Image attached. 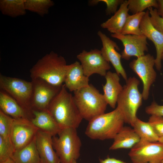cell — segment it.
Masks as SVG:
<instances>
[{"mask_svg":"<svg viewBox=\"0 0 163 163\" xmlns=\"http://www.w3.org/2000/svg\"><path fill=\"white\" fill-rule=\"evenodd\" d=\"M110 147V150L120 149H131L139 142L140 139L133 128L123 126L113 139Z\"/></svg>","mask_w":163,"mask_h":163,"instance_id":"cell-22","label":"cell"},{"mask_svg":"<svg viewBox=\"0 0 163 163\" xmlns=\"http://www.w3.org/2000/svg\"><path fill=\"white\" fill-rule=\"evenodd\" d=\"M150 19L154 27L163 34V18L158 14L157 9L151 7L148 8Z\"/></svg>","mask_w":163,"mask_h":163,"instance_id":"cell-33","label":"cell"},{"mask_svg":"<svg viewBox=\"0 0 163 163\" xmlns=\"http://www.w3.org/2000/svg\"><path fill=\"white\" fill-rule=\"evenodd\" d=\"M48 110L61 129H77L83 119L73 96L67 91L64 84L51 101Z\"/></svg>","mask_w":163,"mask_h":163,"instance_id":"cell-1","label":"cell"},{"mask_svg":"<svg viewBox=\"0 0 163 163\" xmlns=\"http://www.w3.org/2000/svg\"><path fill=\"white\" fill-rule=\"evenodd\" d=\"M158 141L163 143V137L159 138Z\"/></svg>","mask_w":163,"mask_h":163,"instance_id":"cell-38","label":"cell"},{"mask_svg":"<svg viewBox=\"0 0 163 163\" xmlns=\"http://www.w3.org/2000/svg\"><path fill=\"white\" fill-rule=\"evenodd\" d=\"M161 163H163V161L161 162Z\"/></svg>","mask_w":163,"mask_h":163,"instance_id":"cell-41","label":"cell"},{"mask_svg":"<svg viewBox=\"0 0 163 163\" xmlns=\"http://www.w3.org/2000/svg\"><path fill=\"white\" fill-rule=\"evenodd\" d=\"M0 108L4 113L14 119H29L25 111L16 101L2 90L0 91Z\"/></svg>","mask_w":163,"mask_h":163,"instance_id":"cell-21","label":"cell"},{"mask_svg":"<svg viewBox=\"0 0 163 163\" xmlns=\"http://www.w3.org/2000/svg\"><path fill=\"white\" fill-rule=\"evenodd\" d=\"M162 60H163V53H162Z\"/></svg>","mask_w":163,"mask_h":163,"instance_id":"cell-40","label":"cell"},{"mask_svg":"<svg viewBox=\"0 0 163 163\" xmlns=\"http://www.w3.org/2000/svg\"><path fill=\"white\" fill-rule=\"evenodd\" d=\"M15 152L14 146L10 138L0 136V163L11 158Z\"/></svg>","mask_w":163,"mask_h":163,"instance_id":"cell-29","label":"cell"},{"mask_svg":"<svg viewBox=\"0 0 163 163\" xmlns=\"http://www.w3.org/2000/svg\"><path fill=\"white\" fill-rule=\"evenodd\" d=\"M13 120L0 110V136L6 139L10 138Z\"/></svg>","mask_w":163,"mask_h":163,"instance_id":"cell-30","label":"cell"},{"mask_svg":"<svg viewBox=\"0 0 163 163\" xmlns=\"http://www.w3.org/2000/svg\"><path fill=\"white\" fill-rule=\"evenodd\" d=\"M158 6L157 9L159 15L163 18V0H157Z\"/></svg>","mask_w":163,"mask_h":163,"instance_id":"cell-36","label":"cell"},{"mask_svg":"<svg viewBox=\"0 0 163 163\" xmlns=\"http://www.w3.org/2000/svg\"><path fill=\"white\" fill-rule=\"evenodd\" d=\"M126 82L118 97L117 107L122 115L125 123L132 126L137 117V111L142 104L143 98L138 89V79L130 77Z\"/></svg>","mask_w":163,"mask_h":163,"instance_id":"cell-5","label":"cell"},{"mask_svg":"<svg viewBox=\"0 0 163 163\" xmlns=\"http://www.w3.org/2000/svg\"><path fill=\"white\" fill-rule=\"evenodd\" d=\"M31 82L33 89L31 107L32 110H47L51 101L59 91L62 86H55L39 78L32 79Z\"/></svg>","mask_w":163,"mask_h":163,"instance_id":"cell-10","label":"cell"},{"mask_svg":"<svg viewBox=\"0 0 163 163\" xmlns=\"http://www.w3.org/2000/svg\"><path fill=\"white\" fill-rule=\"evenodd\" d=\"M72 163H77L76 160H74Z\"/></svg>","mask_w":163,"mask_h":163,"instance_id":"cell-39","label":"cell"},{"mask_svg":"<svg viewBox=\"0 0 163 163\" xmlns=\"http://www.w3.org/2000/svg\"><path fill=\"white\" fill-rule=\"evenodd\" d=\"M38 129L29 119H14L10 139L15 151L30 142L36 135Z\"/></svg>","mask_w":163,"mask_h":163,"instance_id":"cell-12","label":"cell"},{"mask_svg":"<svg viewBox=\"0 0 163 163\" xmlns=\"http://www.w3.org/2000/svg\"><path fill=\"white\" fill-rule=\"evenodd\" d=\"M54 5L50 0H25L26 10L36 13L41 17L49 12V9Z\"/></svg>","mask_w":163,"mask_h":163,"instance_id":"cell-27","label":"cell"},{"mask_svg":"<svg viewBox=\"0 0 163 163\" xmlns=\"http://www.w3.org/2000/svg\"><path fill=\"white\" fill-rule=\"evenodd\" d=\"M142 35L152 41L156 50L155 66L157 69L161 70L162 56L163 53V34L157 30L152 24L149 10L145 12L140 25Z\"/></svg>","mask_w":163,"mask_h":163,"instance_id":"cell-14","label":"cell"},{"mask_svg":"<svg viewBox=\"0 0 163 163\" xmlns=\"http://www.w3.org/2000/svg\"><path fill=\"white\" fill-rule=\"evenodd\" d=\"M57 135L53 136L52 141L60 163H72L77 160L80 156L82 142L76 129H62Z\"/></svg>","mask_w":163,"mask_h":163,"instance_id":"cell-6","label":"cell"},{"mask_svg":"<svg viewBox=\"0 0 163 163\" xmlns=\"http://www.w3.org/2000/svg\"><path fill=\"white\" fill-rule=\"evenodd\" d=\"M155 59L149 54L137 58L129 63V67L142 80L143 88V99L149 98L150 87L156 79L157 74L154 69Z\"/></svg>","mask_w":163,"mask_h":163,"instance_id":"cell-9","label":"cell"},{"mask_svg":"<svg viewBox=\"0 0 163 163\" xmlns=\"http://www.w3.org/2000/svg\"><path fill=\"white\" fill-rule=\"evenodd\" d=\"M1 163H15L11 158H10L7 160Z\"/></svg>","mask_w":163,"mask_h":163,"instance_id":"cell-37","label":"cell"},{"mask_svg":"<svg viewBox=\"0 0 163 163\" xmlns=\"http://www.w3.org/2000/svg\"><path fill=\"white\" fill-rule=\"evenodd\" d=\"M33 117L30 120L39 129L53 136L57 135L60 128L48 110H33Z\"/></svg>","mask_w":163,"mask_h":163,"instance_id":"cell-19","label":"cell"},{"mask_svg":"<svg viewBox=\"0 0 163 163\" xmlns=\"http://www.w3.org/2000/svg\"><path fill=\"white\" fill-rule=\"evenodd\" d=\"M25 0H1L0 10L2 13L12 18L26 14Z\"/></svg>","mask_w":163,"mask_h":163,"instance_id":"cell-24","label":"cell"},{"mask_svg":"<svg viewBox=\"0 0 163 163\" xmlns=\"http://www.w3.org/2000/svg\"><path fill=\"white\" fill-rule=\"evenodd\" d=\"M111 36L123 43L124 48L121 58L124 59L129 60L132 56L139 57L145 55V52L148 50L147 38L143 35L111 34Z\"/></svg>","mask_w":163,"mask_h":163,"instance_id":"cell-13","label":"cell"},{"mask_svg":"<svg viewBox=\"0 0 163 163\" xmlns=\"http://www.w3.org/2000/svg\"><path fill=\"white\" fill-rule=\"evenodd\" d=\"M132 127L140 140L152 142L158 141L159 138L148 122L143 121L137 117Z\"/></svg>","mask_w":163,"mask_h":163,"instance_id":"cell-25","label":"cell"},{"mask_svg":"<svg viewBox=\"0 0 163 163\" xmlns=\"http://www.w3.org/2000/svg\"><path fill=\"white\" fill-rule=\"evenodd\" d=\"M53 136L38 129L36 135V143L40 160V163H61L54 150Z\"/></svg>","mask_w":163,"mask_h":163,"instance_id":"cell-16","label":"cell"},{"mask_svg":"<svg viewBox=\"0 0 163 163\" xmlns=\"http://www.w3.org/2000/svg\"><path fill=\"white\" fill-rule=\"evenodd\" d=\"M124 123L122 115L116 107L112 111L101 114L89 121L85 133L93 139H113Z\"/></svg>","mask_w":163,"mask_h":163,"instance_id":"cell-3","label":"cell"},{"mask_svg":"<svg viewBox=\"0 0 163 163\" xmlns=\"http://www.w3.org/2000/svg\"><path fill=\"white\" fill-rule=\"evenodd\" d=\"M73 92L74 101L83 119L89 121L104 113L108 104L103 94L92 85Z\"/></svg>","mask_w":163,"mask_h":163,"instance_id":"cell-4","label":"cell"},{"mask_svg":"<svg viewBox=\"0 0 163 163\" xmlns=\"http://www.w3.org/2000/svg\"><path fill=\"white\" fill-rule=\"evenodd\" d=\"M128 1L124 0L119 9L110 18L101 24L112 34H121L127 18L129 15Z\"/></svg>","mask_w":163,"mask_h":163,"instance_id":"cell-20","label":"cell"},{"mask_svg":"<svg viewBox=\"0 0 163 163\" xmlns=\"http://www.w3.org/2000/svg\"><path fill=\"white\" fill-rule=\"evenodd\" d=\"M15 163H40L36 143V136L28 144L15 151L11 158Z\"/></svg>","mask_w":163,"mask_h":163,"instance_id":"cell-23","label":"cell"},{"mask_svg":"<svg viewBox=\"0 0 163 163\" xmlns=\"http://www.w3.org/2000/svg\"><path fill=\"white\" fill-rule=\"evenodd\" d=\"M128 8L129 11L133 14L143 12L147 8L153 7L158 8L157 0H128Z\"/></svg>","mask_w":163,"mask_h":163,"instance_id":"cell-28","label":"cell"},{"mask_svg":"<svg viewBox=\"0 0 163 163\" xmlns=\"http://www.w3.org/2000/svg\"><path fill=\"white\" fill-rule=\"evenodd\" d=\"M148 122L159 138L163 137V117L152 115L149 117Z\"/></svg>","mask_w":163,"mask_h":163,"instance_id":"cell-32","label":"cell"},{"mask_svg":"<svg viewBox=\"0 0 163 163\" xmlns=\"http://www.w3.org/2000/svg\"><path fill=\"white\" fill-rule=\"evenodd\" d=\"M145 12H139L132 15H129L122 30V34L142 35L140 28L141 20Z\"/></svg>","mask_w":163,"mask_h":163,"instance_id":"cell-26","label":"cell"},{"mask_svg":"<svg viewBox=\"0 0 163 163\" xmlns=\"http://www.w3.org/2000/svg\"><path fill=\"white\" fill-rule=\"evenodd\" d=\"M70 67L64 58L52 51L39 59L30 69L32 79L40 78L55 86H61Z\"/></svg>","mask_w":163,"mask_h":163,"instance_id":"cell-2","label":"cell"},{"mask_svg":"<svg viewBox=\"0 0 163 163\" xmlns=\"http://www.w3.org/2000/svg\"><path fill=\"white\" fill-rule=\"evenodd\" d=\"M97 34L102 42L101 51L103 57L107 62H111L116 73L119 75H120L126 81L128 78L121 63V55L116 51L120 50L117 43L100 30Z\"/></svg>","mask_w":163,"mask_h":163,"instance_id":"cell-15","label":"cell"},{"mask_svg":"<svg viewBox=\"0 0 163 163\" xmlns=\"http://www.w3.org/2000/svg\"><path fill=\"white\" fill-rule=\"evenodd\" d=\"M128 155L132 163H161L163 143L140 140L131 149Z\"/></svg>","mask_w":163,"mask_h":163,"instance_id":"cell-8","label":"cell"},{"mask_svg":"<svg viewBox=\"0 0 163 163\" xmlns=\"http://www.w3.org/2000/svg\"><path fill=\"white\" fill-rule=\"evenodd\" d=\"M89 78L85 75L80 63L75 61L70 64L65 77L64 84L67 89L74 92L88 86Z\"/></svg>","mask_w":163,"mask_h":163,"instance_id":"cell-17","label":"cell"},{"mask_svg":"<svg viewBox=\"0 0 163 163\" xmlns=\"http://www.w3.org/2000/svg\"><path fill=\"white\" fill-rule=\"evenodd\" d=\"M100 163H128L120 160L109 157L104 159H99Z\"/></svg>","mask_w":163,"mask_h":163,"instance_id":"cell-35","label":"cell"},{"mask_svg":"<svg viewBox=\"0 0 163 163\" xmlns=\"http://www.w3.org/2000/svg\"><path fill=\"white\" fill-rule=\"evenodd\" d=\"M0 88L14 99L27 113L30 120L33 116L31 107L32 82L0 74Z\"/></svg>","mask_w":163,"mask_h":163,"instance_id":"cell-7","label":"cell"},{"mask_svg":"<svg viewBox=\"0 0 163 163\" xmlns=\"http://www.w3.org/2000/svg\"><path fill=\"white\" fill-rule=\"evenodd\" d=\"M124 0H91L88 2L89 4L91 5H97L100 2L106 4L107 8L105 10L107 15L114 14L117 11L118 6L122 4Z\"/></svg>","mask_w":163,"mask_h":163,"instance_id":"cell-31","label":"cell"},{"mask_svg":"<svg viewBox=\"0 0 163 163\" xmlns=\"http://www.w3.org/2000/svg\"><path fill=\"white\" fill-rule=\"evenodd\" d=\"M119 76L116 72H107L105 76L106 82L103 86L104 98L107 104L113 108L115 107L118 97L123 89Z\"/></svg>","mask_w":163,"mask_h":163,"instance_id":"cell-18","label":"cell"},{"mask_svg":"<svg viewBox=\"0 0 163 163\" xmlns=\"http://www.w3.org/2000/svg\"><path fill=\"white\" fill-rule=\"evenodd\" d=\"M76 57L81 63L85 75L88 77L94 74L105 77L110 68L109 62L104 58L101 50L97 49L89 51L83 50Z\"/></svg>","mask_w":163,"mask_h":163,"instance_id":"cell-11","label":"cell"},{"mask_svg":"<svg viewBox=\"0 0 163 163\" xmlns=\"http://www.w3.org/2000/svg\"><path fill=\"white\" fill-rule=\"evenodd\" d=\"M146 113L152 115H156L163 117V105L158 104L155 102H152L151 104L145 108Z\"/></svg>","mask_w":163,"mask_h":163,"instance_id":"cell-34","label":"cell"}]
</instances>
